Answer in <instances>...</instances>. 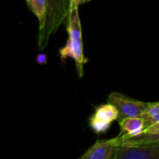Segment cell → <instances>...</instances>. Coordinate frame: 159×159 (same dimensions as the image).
Segmentation results:
<instances>
[{
	"label": "cell",
	"mask_w": 159,
	"mask_h": 159,
	"mask_svg": "<svg viewBox=\"0 0 159 159\" xmlns=\"http://www.w3.org/2000/svg\"><path fill=\"white\" fill-rule=\"evenodd\" d=\"M66 30L68 33V39L66 44L59 50V56L62 62L68 58H71L75 62L77 74L80 78L84 75V65L89 60L84 55L82 27L78 13V7H73L70 10L66 20Z\"/></svg>",
	"instance_id": "cell-1"
},
{
	"label": "cell",
	"mask_w": 159,
	"mask_h": 159,
	"mask_svg": "<svg viewBox=\"0 0 159 159\" xmlns=\"http://www.w3.org/2000/svg\"><path fill=\"white\" fill-rule=\"evenodd\" d=\"M47 18L44 27L38 30L37 44L39 50L47 48L49 37L66 21L71 10V0H46Z\"/></svg>",
	"instance_id": "cell-2"
},
{
	"label": "cell",
	"mask_w": 159,
	"mask_h": 159,
	"mask_svg": "<svg viewBox=\"0 0 159 159\" xmlns=\"http://www.w3.org/2000/svg\"><path fill=\"white\" fill-rule=\"evenodd\" d=\"M108 102L114 104L117 108L119 112L118 120L127 117L141 116L148 104V102L131 99L126 95L116 91L110 93L108 97Z\"/></svg>",
	"instance_id": "cell-3"
},
{
	"label": "cell",
	"mask_w": 159,
	"mask_h": 159,
	"mask_svg": "<svg viewBox=\"0 0 159 159\" xmlns=\"http://www.w3.org/2000/svg\"><path fill=\"white\" fill-rule=\"evenodd\" d=\"M119 118L117 108L108 102L101 104L95 108L94 114L89 120V126L96 134L105 133L111 127L112 123Z\"/></svg>",
	"instance_id": "cell-4"
},
{
	"label": "cell",
	"mask_w": 159,
	"mask_h": 159,
	"mask_svg": "<svg viewBox=\"0 0 159 159\" xmlns=\"http://www.w3.org/2000/svg\"><path fill=\"white\" fill-rule=\"evenodd\" d=\"M120 146L121 140L118 136L114 139L98 140L80 159H116Z\"/></svg>",
	"instance_id": "cell-5"
},
{
	"label": "cell",
	"mask_w": 159,
	"mask_h": 159,
	"mask_svg": "<svg viewBox=\"0 0 159 159\" xmlns=\"http://www.w3.org/2000/svg\"><path fill=\"white\" fill-rule=\"evenodd\" d=\"M116 159H159V143L122 145Z\"/></svg>",
	"instance_id": "cell-6"
},
{
	"label": "cell",
	"mask_w": 159,
	"mask_h": 159,
	"mask_svg": "<svg viewBox=\"0 0 159 159\" xmlns=\"http://www.w3.org/2000/svg\"><path fill=\"white\" fill-rule=\"evenodd\" d=\"M118 123L121 129V132L118 135L120 139L138 136L143 133L147 128L146 122L142 116L127 117L119 120Z\"/></svg>",
	"instance_id": "cell-7"
},
{
	"label": "cell",
	"mask_w": 159,
	"mask_h": 159,
	"mask_svg": "<svg viewBox=\"0 0 159 159\" xmlns=\"http://www.w3.org/2000/svg\"><path fill=\"white\" fill-rule=\"evenodd\" d=\"M29 9L38 20V30L44 27L47 18V1L46 0H26Z\"/></svg>",
	"instance_id": "cell-8"
},
{
	"label": "cell",
	"mask_w": 159,
	"mask_h": 159,
	"mask_svg": "<svg viewBox=\"0 0 159 159\" xmlns=\"http://www.w3.org/2000/svg\"><path fill=\"white\" fill-rule=\"evenodd\" d=\"M120 140H121V146L135 145V144H142V143H159V132H156V133L143 132L138 136L124 138Z\"/></svg>",
	"instance_id": "cell-9"
},
{
	"label": "cell",
	"mask_w": 159,
	"mask_h": 159,
	"mask_svg": "<svg viewBox=\"0 0 159 159\" xmlns=\"http://www.w3.org/2000/svg\"><path fill=\"white\" fill-rule=\"evenodd\" d=\"M141 116L145 120L147 128L157 122H159V102H148L146 109Z\"/></svg>",
	"instance_id": "cell-10"
},
{
	"label": "cell",
	"mask_w": 159,
	"mask_h": 159,
	"mask_svg": "<svg viewBox=\"0 0 159 159\" xmlns=\"http://www.w3.org/2000/svg\"><path fill=\"white\" fill-rule=\"evenodd\" d=\"M144 132H148V133H156V132H159V122H157L151 126H149Z\"/></svg>",
	"instance_id": "cell-11"
},
{
	"label": "cell",
	"mask_w": 159,
	"mask_h": 159,
	"mask_svg": "<svg viewBox=\"0 0 159 159\" xmlns=\"http://www.w3.org/2000/svg\"><path fill=\"white\" fill-rule=\"evenodd\" d=\"M35 61H36V62H37L38 64L44 65V64H46L47 61H48V57H47L46 54H39V55L36 56Z\"/></svg>",
	"instance_id": "cell-12"
},
{
	"label": "cell",
	"mask_w": 159,
	"mask_h": 159,
	"mask_svg": "<svg viewBox=\"0 0 159 159\" xmlns=\"http://www.w3.org/2000/svg\"><path fill=\"white\" fill-rule=\"evenodd\" d=\"M79 6H80V0H71V8Z\"/></svg>",
	"instance_id": "cell-13"
},
{
	"label": "cell",
	"mask_w": 159,
	"mask_h": 159,
	"mask_svg": "<svg viewBox=\"0 0 159 159\" xmlns=\"http://www.w3.org/2000/svg\"><path fill=\"white\" fill-rule=\"evenodd\" d=\"M89 1H91V0H80V5L86 4V3H88V2H89Z\"/></svg>",
	"instance_id": "cell-14"
}]
</instances>
